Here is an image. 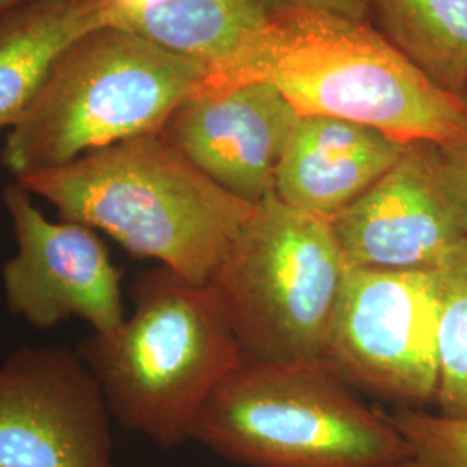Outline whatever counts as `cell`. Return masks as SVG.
Returning a JSON list of instances; mask_svg holds the SVG:
<instances>
[{"mask_svg":"<svg viewBox=\"0 0 467 467\" xmlns=\"http://www.w3.org/2000/svg\"><path fill=\"white\" fill-rule=\"evenodd\" d=\"M251 82L274 85L300 115L368 125L401 144H467L462 99L433 84L368 23L316 11L274 15L200 90Z\"/></svg>","mask_w":467,"mask_h":467,"instance_id":"6da1fadb","label":"cell"},{"mask_svg":"<svg viewBox=\"0 0 467 467\" xmlns=\"http://www.w3.org/2000/svg\"><path fill=\"white\" fill-rule=\"evenodd\" d=\"M15 181L50 202L59 220L88 225L130 256L196 284L210 283L256 208L208 179L161 134Z\"/></svg>","mask_w":467,"mask_h":467,"instance_id":"7a4b0ae2","label":"cell"},{"mask_svg":"<svg viewBox=\"0 0 467 467\" xmlns=\"http://www.w3.org/2000/svg\"><path fill=\"white\" fill-rule=\"evenodd\" d=\"M129 293L132 314L77 350L121 428L177 449L192 441L204 403L244 357L210 284L158 265L135 275Z\"/></svg>","mask_w":467,"mask_h":467,"instance_id":"3957f363","label":"cell"},{"mask_svg":"<svg viewBox=\"0 0 467 467\" xmlns=\"http://www.w3.org/2000/svg\"><path fill=\"white\" fill-rule=\"evenodd\" d=\"M206 69L118 26L71 44L28 111L9 130L2 163L15 179L63 167L87 152L161 134Z\"/></svg>","mask_w":467,"mask_h":467,"instance_id":"277c9868","label":"cell"},{"mask_svg":"<svg viewBox=\"0 0 467 467\" xmlns=\"http://www.w3.org/2000/svg\"><path fill=\"white\" fill-rule=\"evenodd\" d=\"M192 441L243 467H393L405 453L388 412L320 360L243 362L204 403Z\"/></svg>","mask_w":467,"mask_h":467,"instance_id":"5b68a950","label":"cell"},{"mask_svg":"<svg viewBox=\"0 0 467 467\" xmlns=\"http://www.w3.org/2000/svg\"><path fill=\"white\" fill-rule=\"evenodd\" d=\"M347 268L329 220L270 194L208 284L244 362H312L326 350Z\"/></svg>","mask_w":467,"mask_h":467,"instance_id":"8992f818","label":"cell"},{"mask_svg":"<svg viewBox=\"0 0 467 467\" xmlns=\"http://www.w3.org/2000/svg\"><path fill=\"white\" fill-rule=\"evenodd\" d=\"M438 272L347 268L320 362L350 388L395 409L438 391Z\"/></svg>","mask_w":467,"mask_h":467,"instance_id":"52a82bcc","label":"cell"},{"mask_svg":"<svg viewBox=\"0 0 467 467\" xmlns=\"http://www.w3.org/2000/svg\"><path fill=\"white\" fill-rule=\"evenodd\" d=\"M111 419L78 350L25 345L0 360V467H118Z\"/></svg>","mask_w":467,"mask_h":467,"instance_id":"ba28073f","label":"cell"},{"mask_svg":"<svg viewBox=\"0 0 467 467\" xmlns=\"http://www.w3.org/2000/svg\"><path fill=\"white\" fill-rule=\"evenodd\" d=\"M16 253L0 275L7 312L35 329L80 318L92 333H111L125 320L123 270L96 229L46 217L34 194L13 181L2 191Z\"/></svg>","mask_w":467,"mask_h":467,"instance_id":"9c48e42d","label":"cell"},{"mask_svg":"<svg viewBox=\"0 0 467 467\" xmlns=\"http://www.w3.org/2000/svg\"><path fill=\"white\" fill-rule=\"evenodd\" d=\"M300 118L267 82L198 90L161 135L235 198L258 204L275 189L284 150Z\"/></svg>","mask_w":467,"mask_h":467,"instance_id":"30bf717a","label":"cell"},{"mask_svg":"<svg viewBox=\"0 0 467 467\" xmlns=\"http://www.w3.org/2000/svg\"><path fill=\"white\" fill-rule=\"evenodd\" d=\"M436 146L409 144L399 163L331 220L348 268L436 270L464 237L436 181Z\"/></svg>","mask_w":467,"mask_h":467,"instance_id":"8fae6325","label":"cell"},{"mask_svg":"<svg viewBox=\"0 0 467 467\" xmlns=\"http://www.w3.org/2000/svg\"><path fill=\"white\" fill-rule=\"evenodd\" d=\"M407 146L368 125L300 115L274 194L287 206L331 222L383 179Z\"/></svg>","mask_w":467,"mask_h":467,"instance_id":"7c38bea8","label":"cell"},{"mask_svg":"<svg viewBox=\"0 0 467 467\" xmlns=\"http://www.w3.org/2000/svg\"><path fill=\"white\" fill-rule=\"evenodd\" d=\"M111 25V0H28L0 16V134L34 104L63 52Z\"/></svg>","mask_w":467,"mask_h":467,"instance_id":"4fadbf2b","label":"cell"},{"mask_svg":"<svg viewBox=\"0 0 467 467\" xmlns=\"http://www.w3.org/2000/svg\"><path fill=\"white\" fill-rule=\"evenodd\" d=\"M268 21L265 0H111V25L198 63L206 75Z\"/></svg>","mask_w":467,"mask_h":467,"instance_id":"5bb4252c","label":"cell"},{"mask_svg":"<svg viewBox=\"0 0 467 467\" xmlns=\"http://www.w3.org/2000/svg\"><path fill=\"white\" fill-rule=\"evenodd\" d=\"M383 35L433 84L467 90V0H372Z\"/></svg>","mask_w":467,"mask_h":467,"instance_id":"9a60e30c","label":"cell"},{"mask_svg":"<svg viewBox=\"0 0 467 467\" xmlns=\"http://www.w3.org/2000/svg\"><path fill=\"white\" fill-rule=\"evenodd\" d=\"M438 272V414L467 418V239L451 248Z\"/></svg>","mask_w":467,"mask_h":467,"instance_id":"2e32d148","label":"cell"},{"mask_svg":"<svg viewBox=\"0 0 467 467\" xmlns=\"http://www.w3.org/2000/svg\"><path fill=\"white\" fill-rule=\"evenodd\" d=\"M405 443L393 467H467V418L399 407L388 412Z\"/></svg>","mask_w":467,"mask_h":467,"instance_id":"e0dca14e","label":"cell"},{"mask_svg":"<svg viewBox=\"0 0 467 467\" xmlns=\"http://www.w3.org/2000/svg\"><path fill=\"white\" fill-rule=\"evenodd\" d=\"M436 181L467 239V144L436 148Z\"/></svg>","mask_w":467,"mask_h":467,"instance_id":"ac0fdd59","label":"cell"},{"mask_svg":"<svg viewBox=\"0 0 467 467\" xmlns=\"http://www.w3.org/2000/svg\"><path fill=\"white\" fill-rule=\"evenodd\" d=\"M268 17L285 11H316L368 23L372 0H265Z\"/></svg>","mask_w":467,"mask_h":467,"instance_id":"d6986e66","label":"cell"},{"mask_svg":"<svg viewBox=\"0 0 467 467\" xmlns=\"http://www.w3.org/2000/svg\"><path fill=\"white\" fill-rule=\"evenodd\" d=\"M25 2H28V0H0V16H2V15H5L7 11L15 9L17 5L25 4Z\"/></svg>","mask_w":467,"mask_h":467,"instance_id":"ffe728a7","label":"cell"},{"mask_svg":"<svg viewBox=\"0 0 467 467\" xmlns=\"http://www.w3.org/2000/svg\"><path fill=\"white\" fill-rule=\"evenodd\" d=\"M461 99H462V102H464V106H466L467 109V90L464 92V94H462V98H461Z\"/></svg>","mask_w":467,"mask_h":467,"instance_id":"44dd1931","label":"cell"}]
</instances>
